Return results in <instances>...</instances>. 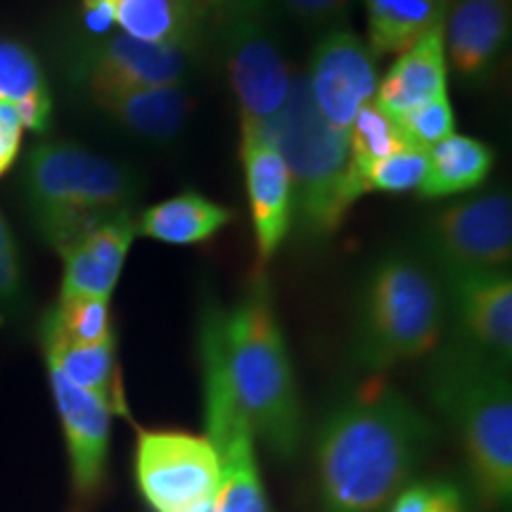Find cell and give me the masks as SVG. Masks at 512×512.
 Returning <instances> with one entry per match:
<instances>
[{
  "label": "cell",
  "mask_w": 512,
  "mask_h": 512,
  "mask_svg": "<svg viewBox=\"0 0 512 512\" xmlns=\"http://www.w3.org/2000/svg\"><path fill=\"white\" fill-rule=\"evenodd\" d=\"M136 235V219L119 216L64 247L60 252L64 261L60 299L86 297L110 302Z\"/></svg>",
  "instance_id": "cell-17"
},
{
  "label": "cell",
  "mask_w": 512,
  "mask_h": 512,
  "mask_svg": "<svg viewBox=\"0 0 512 512\" xmlns=\"http://www.w3.org/2000/svg\"><path fill=\"white\" fill-rule=\"evenodd\" d=\"M510 0H451L446 8V62L467 86H484L510 41Z\"/></svg>",
  "instance_id": "cell-16"
},
{
  "label": "cell",
  "mask_w": 512,
  "mask_h": 512,
  "mask_svg": "<svg viewBox=\"0 0 512 512\" xmlns=\"http://www.w3.org/2000/svg\"><path fill=\"white\" fill-rule=\"evenodd\" d=\"M48 373L57 415L67 439L74 505L86 510L100 496L107 477L112 411L86 389L69 382L53 363H48Z\"/></svg>",
  "instance_id": "cell-13"
},
{
  "label": "cell",
  "mask_w": 512,
  "mask_h": 512,
  "mask_svg": "<svg viewBox=\"0 0 512 512\" xmlns=\"http://www.w3.org/2000/svg\"><path fill=\"white\" fill-rule=\"evenodd\" d=\"M221 50L240 107V131L266 136L283 112L294 79L268 12L252 5L223 8Z\"/></svg>",
  "instance_id": "cell-8"
},
{
  "label": "cell",
  "mask_w": 512,
  "mask_h": 512,
  "mask_svg": "<svg viewBox=\"0 0 512 512\" xmlns=\"http://www.w3.org/2000/svg\"><path fill=\"white\" fill-rule=\"evenodd\" d=\"M114 27L152 46L200 48L204 0H112Z\"/></svg>",
  "instance_id": "cell-20"
},
{
  "label": "cell",
  "mask_w": 512,
  "mask_h": 512,
  "mask_svg": "<svg viewBox=\"0 0 512 512\" xmlns=\"http://www.w3.org/2000/svg\"><path fill=\"white\" fill-rule=\"evenodd\" d=\"M427 171V152L406 147L370 166L361 176V195L368 192H413L420 188Z\"/></svg>",
  "instance_id": "cell-28"
},
{
  "label": "cell",
  "mask_w": 512,
  "mask_h": 512,
  "mask_svg": "<svg viewBox=\"0 0 512 512\" xmlns=\"http://www.w3.org/2000/svg\"><path fill=\"white\" fill-rule=\"evenodd\" d=\"M0 98L15 105L24 128L46 131L53 100L41 62L24 43L12 38H0Z\"/></svg>",
  "instance_id": "cell-25"
},
{
  "label": "cell",
  "mask_w": 512,
  "mask_h": 512,
  "mask_svg": "<svg viewBox=\"0 0 512 512\" xmlns=\"http://www.w3.org/2000/svg\"><path fill=\"white\" fill-rule=\"evenodd\" d=\"M136 479L157 512H188L214 501L219 463L207 437L147 430L138 434Z\"/></svg>",
  "instance_id": "cell-10"
},
{
  "label": "cell",
  "mask_w": 512,
  "mask_h": 512,
  "mask_svg": "<svg viewBox=\"0 0 512 512\" xmlns=\"http://www.w3.org/2000/svg\"><path fill=\"white\" fill-rule=\"evenodd\" d=\"M389 503V512H467L463 494L451 482L411 484Z\"/></svg>",
  "instance_id": "cell-30"
},
{
  "label": "cell",
  "mask_w": 512,
  "mask_h": 512,
  "mask_svg": "<svg viewBox=\"0 0 512 512\" xmlns=\"http://www.w3.org/2000/svg\"><path fill=\"white\" fill-rule=\"evenodd\" d=\"M93 102L126 133L155 145L174 143L195 107L188 86L121 88L93 95Z\"/></svg>",
  "instance_id": "cell-18"
},
{
  "label": "cell",
  "mask_w": 512,
  "mask_h": 512,
  "mask_svg": "<svg viewBox=\"0 0 512 512\" xmlns=\"http://www.w3.org/2000/svg\"><path fill=\"white\" fill-rule=\"evenodd\" d=\"M411 147L403 138L399 124L389 112H384L375 100L361 107L354 124L349 128V164H351V188L361 200V176L370 166L382 162L394 152Z\"/></svg>",
  "instance_id": "cell-26"
},
{
  "label": "cell",
  "mask_w": 512,
  "mask_h": 512,
  "mask_svg": "<svg viewBox=\"0 0 512 512\" xmlns=\"http://www.w3.org/2000/svg\"><path fill=\"white\" fill-rule=\"evenodd\" d=\"M43 349L46 361L60 368L69 382L100 399L112 415L128 418L124 380L117 361V339L102 344H64L43 339Z\"/></svg>",
  "instance_id": "cell-22"
},
{
  "label": "cell",
  "mask_w": 512,
  "mask_h": 512,
  "mask_svg": "<svg viewBox=\"0 0 512 512\" xmlns=\"http://www.w3.org/2000/svg\"><path fill=\"white\" fill-rule=\"evenodd\" d=\"M494 169V150L470 136H448L427 150V171L418 195L425 200L475 190Z\"/></svg>",
  "instance_id": "cell-23"
},
{
  "label": "cell",
  "mask_w": 512,
  "mask_h": 512,
  "mask_svg": "<svg viewBox=\"0 0 512 512\" xmlns=\"http://www.w3.org/2000/svg\"><path fill=\"white\" fill-rule=\"evenodd\" d=\"M188 512H214V501L204 503V505H200V508H192V510H188Z\"/></svg>",
  "instance_id": "cell-34"
},
{
  "label": "cell",
  "mask_w": 512,
  "mask_h": 512,
  "mask_svg": "<svg viewBox=\"0 0 512 512\" xmlns=\"http://www.w3.org/2000/svg\"><path fill=\"white\" fill-rule=\"evenodd\" d=\"M399 124L406 143L415 150L427 152L441 140L453 136L456 131V117H453V107L448 95H439L430 102L413 107V110L394 117Z\"/></svg>",
  "instance_id": "cell-29"
},
{
  "label": "cell",
  "mask_w": 512,
  "mask_h": 512,
  "mask_svg": "<svg viewBox=\"0 0 512 512\" xmlns=\"http://www.w3.org/2000/svg\"><path fill=\"white\" fill-rule=\"evenodd\" d=\"M448 62L441 27L422 36L415 46L399 55L382 81H377L375 102L392 117L446 95Z\"/></svg>",
  "instance_id": "cell-19"
},
{
  "label": "cell",
  "mask_w": 512,
  "mask_h": 512,
  "mask_svg": "<svg viewBox=\"0 0 512 512\" xmlns=\"http://www.w3.org/2000/svg\"><path fill=\"white\" fill-rule=\"evenodd\" d=\"M24 299V273L15 235L0 214V313L15 311Z\"/></svg>",
  "instance_id": "cell-32"
},
{
  "label": "cell",
  "mask_w": 512,
  "mask_h": 512,
  "mask_svg": "<svg viewBox=\"0 0 512 512\" xmlns=\"http://www.w3.org/2000/svg\"><path fill=\"white\" fill-rule=\"evenodd\" d=\"M448 3H451V0H444V5H446V8H448Z\"/></svg>",
  "instance_id": "cell-36"
},
{
  "label": "cell",
  "mask_w": 512,
  "mask_h": 512,
  "mask_svg": "<svg viewBox=\"0 0 512 512\" xmlns=\"http://www.w3.org/2000/svg\"><path fill=\"white\" fill-rule=\"evenodd\" d=\"M197 48L152 46L121 34H102L88 43L76 74L88 93L102 95L121 88L188 86L195 74Z\"/></svg>",
  "instance_id": "cell-11"
},
{
  "label": "cell",
  "mask_w": 512,
  "mask_h": 512,
  "mask_svg": "<svg viewBox=\"0 0 512 512\" xmlns=\"http://www.w3.org/2000/svg\"><path fill=\"white\" fill-rule=\"evenodd\" d=\"M240 159L245 169L254 247L259 259L256 271H264L292 230V178L280 152L259 133L240 131Z\"/></svg>",
  "instance_id": "cell-15"
},
{
  "label": "cell",
  "mask_w": 512,
  "mask_h": 512,
  "mask_svg": "<svg viewBox=\"0 0 512 512\" xmlns=\"http://www.w3.org/2000/svg\"><path fill=\"white\" fill-rule=\"evenodd\" d=\"M510 368L467 344L432 351L427 394L463 448L467 470L486 508L505 510L512 498Z\"/></svg>",
  "instance_id": "cell-3"
},
{
  "label": "cell",
  "mask_w": 512,
  "mask_h": 512,
  "mask_svg": "<svg viewBox=\"0 0 512 512\" xmlns=\"http://www.w3.org/2000/svg\"><path fill=\"white\" fill-rule=\"evenodd\" d=\"M458 342L510 368L512 278L508 271H470L441 278Z\"/></svg>",
  "instance_id": "cell-14"
},
{
  "label": "cell",
  "mask_w": 512,
  "mask_h": 512,
  "mask_svg": "<svg viewBox=\"0 0 512 512\" xmlns=\"http://www.w3.org/2000/svg\"><path fill=\"white\" fill-rule=\"evenodd\" d=\"M434 425L399 389L370 380L325 415L316 439L323 512H380L430 453Z\"/></svg>",
  "instance_id": "cell-1"
},
{
  "label": "cell",
  "mask_w": 512,
  "mask_h": 512,
  "mask_svg": "<svg viewBox=\"0 0 512 512\" xmlns=\"http://www.w3.org/2000/svg\"><path fill=\"white\" fill-rule=\"evenodd\" d=\"M207 439L219 463L214 512H271L254 451V432L230 387L223 358V309L209 302L200 323Z\"/></svg>",
  "instance_id": "cell-7"
},
{
  "label": "cell",
  "mask_w": 512,
  "mask_h": 512,
  "mask_svg": "<svg viewBox=\"0 0 512 512\" xmlns=\"http://www.w3.org/2000/svg\"><path fill=\"white\" fill-rule=\"evenodd\" d=\"M422 259L439 278L505 271L512 256V202L505 190L441 209L422 226Z\"/></svg>",
  "instance_id": "cell-9"
},
{
  "label": "cell",
  "mask_w": 512,
  "mask_h": 512,
  "mask_svg": "<svg viewBox=\"0 0 512 512\" xmlns=\"http://www.w3.org/2000/svg\"><path fill=\"white\" fill-rule=\"evenodd\" d=\"M31 223L57 252L100 223L133 216L143 178L76 143H41L24 162Z\"/></svg>",
  "instance_id": "cell-4"
},
{
  "label": "cell",
  "mask_w": 512,
  "mask_h": 512,
  "mask_svg": "<svg viewBox=\"0 0 512 512\" xmlns=\"http://www.w3.org/2000/svg\"><path fill=\"white\" fill-rule=\"evenodd\" d=\"M448 318L446 290L420 256L392 252L370 268L358 294L354 358L370 373L432 354Z\"/></svg>",
  "instance_id": "cell-5"
},
{
  "label": "cell",
  "mask_w": 512,
  "mask_h": 512,
  "mask_svg": "<svg viewBox=\"0 0 512 512\" xmlns=\"http://www.w3.org/2000/svg\"><path fill=\"white\" fill-rule=\"evenodd\" d=\"M223 358L254 437L278 458L297 456L304 437L302 399L264 271L252 275L233 311H223Z\"/></svg>",
  "instance_id": "cell-2"
},
{
  "label": "cell",
  "mask_w": 512,
  "mask_h": 512,
  "mask_svg": "<svg viewBox=\"0 0 512 512\" xmlns=\"http://www.w3.org/2000/svg\"><path fill=\"white\" fill-rule=\"evenodd\" d=\"M22 133L24 124L19 119L15 105L0 102V178L15 164L19 147H22Z\"/></svg>",
  "instance_id": "cell-33"
},
{
  "label": "cell",
  "mask_w": 512,
  "mask_h": 512,
  "mask_svg": "<svg viewBox=\"0 0 512 512\" xmlns=\"http://www.w3.org/2000/svg\"><path fill=\"white\" fill-rule=\"evenodd\" d=\"M368 48L375 57L401 55L444 24V0H363Z\"/></svg>",
  "instance_id": "cell-24"
},
{
  "label": "cell",
  "mask_w": 512,
  "mask_h": 512,
  "mask_svg": "<svg viewBox=\"0 0 512 512\" xmlns=\"http://www.w3.org/2000/svg\"><path fill=\"white\" fill-rule=\"evenodd\" d=\"M41 339L64 344L114 342L110 302L105 299H60V304L43 318Z\"/></svg>",
  "instance_id": "cell-27"
},
{
  "label": "cell",
  "mask_w": 512,
  "mask_h": 512,
  "mask_svg": "<svg viewBox=\"0 0 512 512\" xmlns=\"http://www.w3.org/2000/svg\"><path fill=\"white\" fill-rule=\"evenodd\" d=\"M235 5H252L264 12H283L309 27H330L347 17L351 0H238Z\"/></svg>",
  "instance_id": "cell-31"
},
{
  "label": "cell",
  "mask_w": 512,
  "mask_h": 512,
  "mask_svg": "<svg viewBox=\"0 0 512 512\" xmlns=\"http://www.w3.org/2000/svg\"><path fill=\"white\" fill-rule=\"evenodd\" d=\"M214 5H219V8H230V5H235L238 0H211Z\"/></svg>",
  "instance_id": "cell-35"
},
{
  "label": "cell",
  "mask_w": 512,
  "mask_h": 512,
  "mask_svg": "<svg viewBox=\"0 0 512 512\" xmlns=\"http://www.w3.org/2000/svg\"><path fill=\"white\" fill-rule=\"evenodd\" d=\"M304 76L318 114L339 133H349L356 114L377 91L375 55L349 29H330L318 38Z\"/></svg>",
  "instance_id": "cell-12"
},
{
  "label": "cell",
  "mask_w": 512,
  "mask_h": 512,
  "mask_svg": "<svg viewBox=\"0 0 512 512\" xmlns=\"http://www.w3.org/2000/svg\"><path fill=\"white\" fill-rule=\"evenodd\" d=\"M266 138L280 152L292 178V226L309 240L328 238L358 202L351 188L349 133L325 124L313 105L304 74L292 79L283 112Z\"/></svg>",
  "instance_id": "cell-6"
},
{
  "label": "cell",
  "mask_w": 512,
  "mask_h": 512,
  "mask_svg": "<svg viewBox=\"0 0 512 512\" xmlns=\"http://www.w3.org/2000/svg\"><path fill=\"white\" fill-rule=\"evenodd\" d=\"M233 221L230 209L200 192H181L152 204L136 219L138 235L164 245H202Z\"/></svg>",
  "instance_id": "cell-21"
}]
</instances>
